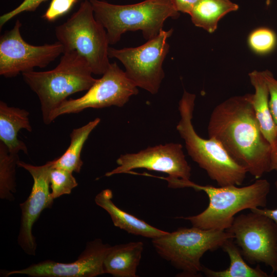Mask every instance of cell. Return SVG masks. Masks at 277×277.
I'll use <instances>...</instances> for the list:
<instances>
[{
	"mask_svg": "<svg viewBox=\"0 0 277 277\" xmlns=\"http://www.w3.org/2000/svg\"><path fill=\"white\" fill-rule=\"evenodd\" d=\"M251 95L231 97L217 105L210 115L208 133L248 173L259 179L272 171V148L261 130Z\"/></svg>",
	"mask_w": 277,
	"mask_h": 277,
	"instance_id": "1",
	"label": "cell"
},
{
	"mask_svg": "<svg viewBox=\"0 0 277 277\" xmlns=\"http://www.w3.org/2000/svg\"><path fill=\"white\" fill-rule=\"evenodd\" d=\"M161 178L167 181L170 188H191L206 193L209 199L206 209L195 215L179 217L203 229L226 230L238 212L247 209L265 207L270 190V184L265 179H257L252 184L242 187L235 185L216 187L200 185L190 180Z\"/></svg>",
	"mask_w": 277,
	"mask_h": 277,
	"instance_id": "2",
	"label": "cell"
},
{
	"mask_svg": "<svg viewBox=\"0 0 277 277\" xmlns=\"http://www.w3.org/2000/svg\"><path fill=\"white\" fill-rule=\"evenodd\" d=\"M86 60L75 51L64 52L54 69L22 73L25 82L39 100L43 120L49 124L50 116L70 95L88 90L96 81Z\"/></svg>",
	"mask_w": 277,
	"mask_h": 277,
	"instance_id": "3",
	"label": "cell"
},
{
	"mask_svg": "<svg viewBox=\"0 0 277 277\" xmlns=\"http://www.w3.org/2000/svg\"><path fill=\"white\" fill-rule=\"evenodd\" d=\"M195 97L184 90L179 103L181 118L176 130L185 141L189 155L219 186L241 185L248 173L246 168L236 162L219 141L202 138L194 130L192 120Z\"/></svg>",
	"mask_w": 277,
	"mask_h": 277,
	"instance_id": "4",
	"label": "cell"
},
{
	"mask_svg": "<svg viewBox=\"0 0 277 277\" xmlns=\"http://www.w3.org/2000/svg\"><path fill=\"white\" fill-rule=\"evenodd\" d=\"M89 1L95 19L106 30L109 45L117 43L128 31L140 30L145 39H152L163 30L167 19L180 16L170 0H144L125 5Z\"/></svg>",
	"mask_w": 277,
	"mask_h": 277,
	"instance_id": "5",
	"label": "cell"
},
{
	"mask_svg": "<svg viewBox=\"0 0 277 277\" xmlns=\"http://www.w3.org/2000/svg\"><path fill=\"white\" fill-rule=\"evenodd\" d=\"M233 235L226 230L181 228L153 239L157 253L181 271L180 276L195 277L202 272L201 259L208 251L222 247Z\"/></svg>",
	"mask_w": 277,
	"mask_h": 277,
	"instance_id": "6",
	"label": "cell"
},
{
	"mask_svg": "<svg viewBox=\"0 0 277 277\" xmlns=\"http://www.w3.org/2000/svg\"><path fill=\"white\" fill-rule=\"evenodd\" d=\"M55 34L64 52H77L88 62L93 74L103 75L107 71L110 64L107 32L95 19L90 1L82 2L75 12L57 26Z\"/></svg>",
	"mask_w": 277,
	"mask_h": 277,
	"instance_id": "7",
	"label": "cell"
},
{
	"mask_svg": "<svg viewBox=\"0 0 277 277\" xmlns=\"http://www.w3.org/2000/svg\"><path fill=\"white\" fill-rule=\"evenodd\" d=\"M172 32V29L162 30L156 36L136 47H109V57L115 58L123 64L127 76L136 87L156 94L165 76L163 64Z\"/></svg>",
	"mask_w": 277,
	"mask_h": 277,
	"instance_id": "8",
	"label": "cell"
},
{
	"mask_svg": "<svg viewBox=\"0 0 277 277\" xmlns=\"http://www.w3.org/2000/svg\"><path fill=\"white\" fill-rule=\"evenodd\" d=\"M226 231L233 235L247 262L264 263L274 273L277 265V225L274 221L251 211L235 216Z\"/></svg>",
	"mask_w": 277,
	"mask_h": 277,
	"instance_id": "9",
	"label": "cell"
},
{
	"mask_svg": "<svg viewBox=\"0 0 277 277\" xmlns=\"http://www.w3.org/2000/svg\"><path fill=\"white\" fill-rule=\"evenodd\" d=\"M138 93L136 87L115 62L111 63L101 78L82 96L67 99L51 114V123L58 116L77 113L87 108L123 107L130 98Z\"/></svg>",
	"mask_w": 277,
	"mask_h": 277,
	"instance_id": "10",
	"label": "cell"
},
{
	"mask_svg": "<svg viewBox=\"0 0 277 277\" xmlns=\"http://www.w3.org/2000/svg\"><path fill=\"white\" fill-rule=\"evenodd\" d=\"M21 26L17 19L13 28L0 37V75L5 77L33 71L36 67L44 68L64 52L58 41L41 46L26 42L21 34Z\"/></svg>",
	"mask_w": 277,
	"mask_h": 277,
	"instance_id": "11",
	"label": "cell"
},
{
	"mask_svg": "<svg viewBox=\"0 0 277 277\" xmlns=\"http://www.w3.org/2000/svg\"><path fill=\"white\" fill-rule=\"evenodd\" d=\"M118 166L105 174L106 176L129 173L145 168L168 174V177L190 180L191 167L187 162L181 144L170 143L148 147L137 153L122 154L117 159Z\"/></svg>",
	"mask_w": 277,
	"mask_h": 277,
	"instance_id": "12",
	"label": "cell"
},
{
	"mask_svg": "<svg viewBox=\"0 0 277 277\" xmlns=\"http://www.w3.org/2000/svg\"><path fill=\"white\" fill-rule=\"evenodd\" d=\"M54 160L41 166H34L23 161L17 166L24 168L31 175L33 184L28 199L20 204L22 210L18 243L28 255H34L36 243L32 232L33 224L46 208L52 206L54 199L49 191L50 172Z\"/></svg>",
	"mask_w": 277,
	"mask_h": 277,
	"instance_id": "13",
	"label": "cell"
},
{
	"mask_svg": "<svg viewBox=\"0 0 277 277\" xmlns=\"http://www.w3.org/2000/svg\"><path fill=\"white\" fill-rule=\"evenodd\" d=\"M111 246L103 243L100 239L87 243L77 260L63 263L45 260L29 267L11 271H4L8 276L23 274L31 277H94L104 274L103 263Z\"/></svg>",
	"mask_w": 277,
	"mask_h": 277,
	"instance_id": "14",
	"label": "cell"
},
{
	"mask_svg": "<svg viewBox=\"0 0 277 277\" xmlns=\"http://www.w3.org/2000/svg\"><path fill=\"white\" fill-rule=\"evenodd\" d=\"M112 191L106 189L96 195L95 202L108 213L115 226L129 233L152 239L168 232L153 227L144 221L119 208L112 201Z\"/></svg>",
	"mask_w": 277,
	"mask_h": 277,
	"instance_id": "15",
	"label": "cell"
},
{
	"mask_svg": "<svg viewBox=\"0 0 277 277\" xmlns=\"http://www.w3.org/2000/svg\"><path fill=\"white\" fill-rule=\"evenodd\" d=\"M29 115L25 109L10 107L4 101H0V140L11 153L23 151L28 154L27 146L18 139L17 135L23 129L32 131Z\"/></svg>",
	"mask_w": 277,
	"mask_h": 277,
	"instance_id": "16",
	"label": "cell"
},
{
	"mask_svg": "<svg viewBox=\"0 0 277 277\" xmlns=\"http://www.w3.org/2000/svg\"><path fill=\"white\" fill-rule=\"evenodd\" d=\"M255 92L251 102L261 130L270 143L272 150L277 149V130L269 105V93L263 71H253L249 74Z\"/></svg>",
	"mask_w": 277,
	"mask_h": 277,
	"instance_id": "17",
	"label": "cell"
},
{
	"mask_svg": "<svg viewBox=\"0 0 277 277\" xmlns=\"http://www.w3.org/2000/svg\"><path fill=\"white\" fill-rule=\"evenodd\" d=\"M144 249L142 242L111 246L103 263L104 273L116 277H135Z\"/></svg>",
	"mask_w": 277,
	"mask_h": 277,
	"instance_id": "18",
	"label": "cell"
},
{
	"mask_svg": "<svg viewBox=\"0 0 277 277\" xmlns=\"http://www.w3.org/2000/svg\"><path fill=\"white\" fill-rule=\"evenodd\" d=\"M238 9L239 6L230 0H199L189 15L195 26L213 33L223 16Z\"/></svg>",
	"mask_w": 277,
	"mask_h": 277,
	"instance_id": "19",
	"label": "cell"
},
{
	"mask_svg": "<svg viewBox=\"0 0 277 277\" xmlns=\"http://www.w3.org/2000/svg\"><path fill=\"white\" fill-rule=\"evenodd\" d=\"M227 240L222 248L230 259L229 267L223 270H214L203 266L202 272L208 277H268L270 276L258 265L255 268L249 266L243 258L240 248L233 242Z\"/></svg>",
	"mask_w": 277,
	"mask_h": 277,
	"instance_id": "20",
	"label": "cell"
},
{
	"mask_svg": "<svg viewBox=\"0 0 277 277\" xmlns=\"http://www.w3.org/2000/svg\"><path fill=\"white\" fill-rule=\"evenodd\" d=\"M100 121V118H95L87 124L74 129L70 135L69 146L62 156L54 160L53 166L79 173L83 164L81 157L83 147L90 134Z\"/></svg>",
	"mask_w": 277,
	"mask_h": 277,
	"instance_id": "21",
	"label": "cell"
},
{
	"mask_svg": "<svg viewBox=\"0 0 277 277\" xmlns=\"http://www.w3.org/2000/svg\"><path fill=\"white\" fill-rule=\"evenodd\" d=\"M18 154L9 152L6 145L0 142V196L12 200L15 192V169L19 162Z\"/></svg>",
	"mask_w": 277,
	"mask_h": 277,
	"instance_id": "22",
	"label": "cell"
},
{
	"mask_svg": "<svg viewBox=\"0 0 277 277\" xmlns=\"http://www.w3.org/2000/svg\"><path fill=\"white\" fill-rule=\"evenodd\" d=\"M72 172L61 168L54 167L50 172V183L52 197L54 199L62 195L70 194L78 185Z\"/></svg>",
	"mask_w": 277,
	"mask_h": 277,
	"instance_id": "23",
	"label": "cell"
},
{
	"mask_svg": "<svg viewBox=\"0 0 277 277\" xmlns=\"http://www.w3.org/2000/svg\"><path fill=\"white\" fill-rule=\"evenodd\" d=\"M248 44L250 48L255 53L266 54L274 49L277 44V37L272 30L260 27L250 33Z\"/></svg>",
	"mask_w": 277,
	"mask_h": 277,
	"instance_id": "24",
	"label": "cell"
},
{
	"mask_svg": "<svg viewBox=\"0 0 277 277\" xmlns=\"http://www.w3.org/2000/svg\"><path fill=\"white\" fill-rule=\"evenodd\" d=\"M78 0H52L49 7L42 16L48 22H53L70 11Z\"/></svg>",
	"mask_w": 277,
	"mask_h": 277,
	"instance_id": "25",
	"label": "cell"
},
{
	"mask_svg": "<svg viewBox=\"0 0 277 277\" xmlns=\"http://www.w3.org/2000/svg\"><path fill=\"white\" fill-rule=\"evenodd\" d=\"M47 0H24L13 10L5 13L0 17V27L2 28L9 20L24 12H32Z\"/></svg>",
	"mask_w": 277,
	"mask_h": 277,
	"instance_id": "26",
	"label": "cell"
},
{
	"mask_svg": "<svg viewBox=\"0 0 277 277\" xmlns=\"http://www.w3.org/2000/svg\"><path fill=\"white\" fill-rule=\"evenodd\" d=\"M268 87L270 98L269 105L277 130V80L269 71H263Z\"/></svg>",
	"mask_w": 277,
	"mask_h": 277,
	"instance_id": "27",
	"label": "cell"
},
{
	"mask_svg": "<svg viewBox=\"0 0 277 277\" xmlns=\"http://www.w3.org/2000/svg\"><path fill=\"white\" fill-rule=\"evenodd\" d=\"M175 9L179 12L190 14L199 0H170Z\"/></svg>",
	"mask_w": 277,
	"mask_h": 277,
	"instance_id": "28",
	"label": "cell"
},
{
	"mask_svg": "<svg viewBox=\"0 0 277 277\" xmlns=\"http://www.w3.org/2000/svg\"><path fill=\"white\" fill-rule=\"evenodd\" d=\"M251 211L264 215L271 219L277 225V208L271 209L268 208H255L250 210Z\"/></svg>",
	"mask_w": 277,
	"mask_h": 277,
	"instance_id": "29",
	"label": "cell"
},
{
	"mask_svg": "<svg viewBox=\"0 0 277 277\" xmlns=\"http://www.w3.org/2000/svg\"><path fill=\"white\" fill-rule=\"evenodd\" d=\"M271 170L277 171V149L272 150L271 153ZM277 188V181L275 183Z\"/></svg>",
	"mask_w": 277,
	"mask_h": 277,
	"instance_id": "30",
	"label": "cell"
},
{
	"mask_svg": "<svg viewBox=\"0 0 277 277\" xmlns=\"http://www.w3.org/2000/svg\"><path fill=\"white\" fill-rule=\"evenodd\" d=\"M277 273V265H276V268L275 269V270H274L273 273Z\"/></svg>",
	"mask_w": 277,
	"mask_h": 277,
	"instance_id": "31",
	"label": "cell"
}]
</instances>
